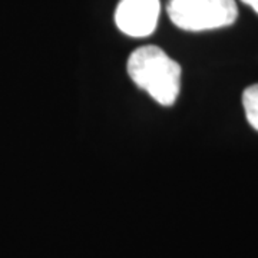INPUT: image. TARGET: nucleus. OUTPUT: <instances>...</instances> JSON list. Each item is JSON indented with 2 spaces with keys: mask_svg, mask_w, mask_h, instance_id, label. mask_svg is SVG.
I'll list each match as a JSON object with an SVG mask.
<instances>
[{
  "mask_svg": "<svg viewBox=\"0 0 258 258\" xmlns=\"http://www.w3.org/2000/svg\"><path fill=\"white\" fill-rule=\"evenodd\" d=\"M128 75L134 83L162 106L174 105L181 91V66L155 45L135 49L128 59Z\"/></svg>",
  "mask_w": 258,
  "mask_h": 258,
  "instance_id": "obj_1",
  "label": "nucleus"
},
{
  "mask_svg": "<svg viewBox=\"0 0 258 258\" xmlns=\"http://www.w3.org/2000/svg\"><path fill=\"white\" fill-rule=\"evenodd\" d=\"M166 13L176 28L186 32H205L235 23V0H168Z\"/></svg>",
  "mask_w": 258,
  "mask_h": 258,
  "instance_id": "obj_2",
  "label": "nucleus"
},
{
  "mask_svg": "<svg viewBox=\"0 0 258 258\" xmlns=\"http://www.w3.org/2000/svg\"><path fill=\"white\" fill-rule=\"evenodd\" d=\"M161 15V0H119L115 25L123 35L147 37L155 32Z\"/></svg>",
  "mask_w": 258,
  "mask_h": 258,
  "instance_id": "obj_3",
  "label": "nucleus"
},
{
  "mask_svg": "<svg viewBox=\"0 0 258 258\" xmlns=\"http://www.w3.org/2000/svg\"><path fill=\"white\" fill-rule=\"evenodd\" d=\"M242 106L248 123L255 131H258V83L251 85L244 91Z\"/></svg>",
  "mask_w": 258,
  "mask_h": 258,
  "instance_id": "obj_4",
  "label": "nucleus"
},
{
  "mask_svg": "<svg viewBox=\"0 0 258 258\" xmlns=\"http://www.w3.org/2000/svg\"><path fill=\"white\" fill-rule=\"evenodd\" d=\"M241 2H242L244 5L249 6L255 13H258V0H241Z\"/></svg>",
  "mask_w": 258,
  "mask_h": 258,
  "instance_id": "obj_5",
  "label": "nucleus"
}]
</instances>
